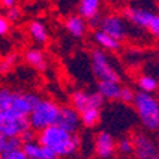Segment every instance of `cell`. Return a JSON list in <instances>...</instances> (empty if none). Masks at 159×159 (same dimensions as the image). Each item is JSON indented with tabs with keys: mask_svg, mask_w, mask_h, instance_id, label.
<instances>
[{
	"mask_svg": "<svg viewBox=\"0 0 159 159\" xmlns=\"http://www.w3.org/2000/svg\"><path fill=\"white\" fill-rule=\"evenodd\" d=\"M37 141L41 145L50 148L60 158H68L80 149V138L58 125H51L39 131Z\"/></svg>",
	"mask_w": 159,
	"mask_h": 159,
	"instance_id": "1",
	"label": "cell"
},
{
	"mask_svg": "<svg viewBox=\"0 0 159 159\" xmlns=\"http://www.w3.org/2000/svg\"><path fill=\"white\" fill-rule=\"evenodd\" d=\"M134 107L138 114V118L148 131L159 129V99L152 94L138 91L135 94Z\"/></svg>",
	"mask_w": 159,
	"mask_h": 159,
	"instance_id": "2",
	"label": "cell"
},
{
	"mask_svg": "<svg viewBox=\"0 0 159 159\" xmlns=\"http://www.w3.org/2000/svg\"><path fill=\"white\" fill-rule=\"evenodd\" d=\"M61 107L51 99H40L29 115L30 126L34 131H41L51 125H57Z\"/></svg>",
	"mask_w": 159,
	"mask_h": 159,
	"instance_id": "3",
	"label": "cell"
},
{
	"mask_svg": "<svg viewBox=\"0 0 159 159\" xmlns=\"http://www.w3.org/2000/svg\"><path fill=\"white\" fill-rule=\"evenodd\" d=\"M125 19L138 29L148 30L153 37L159 39V14L151 9L129 6L125 10Z\"/></svg>",
	"mask_w": 159,
	"mask_h": 159,
	"instance_id": "4",
	"label": "cell"
},
{
	"mask_svg": "<svg viewBox=\"0 0 159 159\" xmlns=\"http://www.w3.org/2000/svg\"><path fill=\"white\" fill-rule=\"evenodd\" d=\"M29 128H31L29 116L19 115L11 111H0V134L3 136L20 138V135Z\"/></svg>",
	"mask_w": 159,
	"mask_h": 159,
	"instance_id": "5",
	"label": "cell"
},
{
	"mask_svg": "<svg viewBox=\"0 0 159 159\" xmlns=\"http://www.w3.org/2000/svg\"><path fill=\"white\" fill-rule=\"evenodd\" d=\"M91 70H93L94 75L98 78V81H101V80L119 81V74L111 66L108 56L102 50L95 48L91 51Z\"/></svg>",
	"mask_w": 159,
	"mask_h": 159,
	"instance_id": "6",
	"label": "cell"
},
{
	"mask_svg": "<svg viewBox=\"0 0 159 159\" xmlns=\"http://www.w3.org/2000/svg\"><path fill=\"white\" fill-rule=\"evenodd\" d=\"M99 30L105 31L107 34L112 36L116 40H124L128 34V26H126L125 19H122L118 14H105L99 17L98 20Z\"/></svg>",
	"mask_w": 159,
	"mask_h": 159,
	"instance_id": "7",
	"label": "cell"
},
{
	"mask_svg": "<svg viewBox=\"0 0 159 159\" xmlns=\"http://www.w3.org/2000/svg\"><path fill=\"white\" fill-rule=\"evenodd\" d=\"M104 98L98 91L95 93H87V91H83V89H77L71 94V104L73 107L81 112L87 108H91V107H97V108H101L104 105Z\"/></svg>",
	"mask_w": 159,
	"mask_h": 159,
	"instance_id": "8",
	"label": "cell"
},
{
	"mask_svg": "<svg viewBox=\"0 0 159 159\" xmlns=\"http://www.w3.org/2000/svg\"><path fill=\"white\" fill-rule=\"evenodd\" d=\"M95 153L98 158L101 159H109L112 158L114 153L116 152V142L114 136L111 135L107 131H101V132L97 134L95 136Z\"/></svg>",
	"mask_w": 159,
	"mask_h": 159,
	"instance_id": "9",
	"label": "cell"
},
{
	"mask_svg": "<svg viewBox=\"0 0 159 159\" xmlns=\"http://www.w3.org/2000/svg\"><path fill=\"white\" fill-rule=\"evenodd\" d=\"M57 125L71 134H77V131L80 129V125H83L80 112L74 107H61Z\"/></svg>",
	"mask_w": 159,
	"mask_h": 159,
	"instance_id": "10",
	"label": "cell"
},
{
	"mask_svg": "<svg viewBox=\"0 0 159 159\" xmlns=\"http://www.w3.org/2000/svg\"><path fill=\"white\" fill-rule=\"evenodd\" d=\"M135 146L136 158L139 159H155L158 156V146L152 142V139L148 138L143 134H136L132 138Z\"/></svg>",
	"mask_w": 159,
	"mask_h": 159,
	"instance_id": "11",
	"label": "cell"
},
{
	"mask_svg": "<svg viewBox=\"0 0 159 159\" xmlns=\"http://www.w3.org/2000/svg\"><path fill=\"white\" fill-rule=\"evenodd\" d=\"M23 151L26 153L27 159H60V156L54 151L41 145L37 139L30 141V142H24Z\"/></svg>",
	"mask_w": 159,
	"mask_h": 159,
	"instance_id": "12",
	"label": "cell"
},
{
	"mask_svg": "<svg viewBox=\"0 0 159 159\" xmlns=\"http://www.w3.org/2000/svg\"><path fill=\"white\" fill-rule=\"evenodd\" d=\"M99 7H101V0H80L78 14L91 24H98Z\"/></svg>",
	"mask_w": 159,
	"mask_h": 159,
	"instance_id": "13",
	"label": "cell"
},
{
	"mask_svg": "<svg viewBox=\"0 0 159 159\" xmlns=\"http://www.w3.org/2000/svg\"><path fill=\"white\" fill-rule=\"evenodd\" d=\"M64 27L73 37L81 39V37H84V34L87 31V20L84 17H81L80 14H73V16H68L66 19Z\"/></svg>",
	"mask_w": 159,
	"mask_h": 159,
	"instance_id": "14",
	"label": "cell"
},
{
	"mask_svg": "<svg viewBox=\"0 0 159 159\" xmlns=\"http://www.w3.org/2000/svg\"><path fill=\"white\" fill-rule=\"evenodd\" d=\"M121 88L119 81H109V80H101L97 84V91L105 99L114 101V99H119V94H121Z\"/></svg>",
	"mask_w": 159,
	"mask_h": 159,
	"instance_id": "15",
	"label": "cell"
},
{
	"mask_svg": "<svg viewBox=\"0 0 159 159\" xmlns=\"http://www.w3.org/2000/svg\"><path fill=\"white\" fill-rule=\"evenodd\" d=\"M24 60H26V63L29 64V66L36 68L37 71H46L47 60L41 50H37V48L27 50L26 54H24Z\"/></svg>",
	"mask_w": 159,
	"mask_h": 159,
	"instance_id": "16",
	"label": "cell"
},
{
	"mask_svg": "<svg viewBox=\"0 0 159 159\" xmlns=\"http://www.w3.org/2000/svg\"><path fill=\"white\" fill-rule=\"evenodd\" d=\"M94 40L101 48L108 50V51H118L121 48V41L119 40L114 39L112 36H109V34H107L105 31L99 29L94 33Z\"/></svg>",
	"mask_w": 159,
	"mask_h": 159,
	"instance_id": "17",
	"label": "cell"
},
{
	"mask_svg": "<svg viewBox=\"0 0 159 159\" xmlns=\"http://www.w3.org/2000/svg\"><path fill=\"white\" fill-rule=\"evenodd\" d=\"M29 33L30 37L39 44H44L47 43L48 40V31H47V27L43 21L40 20H33L29 23Z\"/></svg>",
	"mask_w": 159,
	"mask_h": 159,
	"instance_id": "18",
	"label": "cell"
},
{
	"mask_svg": "<svg viewBox=\"0 0 159 159\" xmlns=\"http://www.w3.org/2000/svg\"><path fill=\"white\" fill-rule=\"evenodd\" d=\"M80 116H81V124L84 126L94 128L99 122V119H101V108H97V107L87 108L80 112Z\"/></svg>",
	"mask_w": 159,
	"mask_h": 159,
	"instance_id": "19",
	"label": "cell"
},
{
	"mask_svg": "<svg viewBox=\"0 0 159 159\" xmlns=\"http://www.w3.org/2000/svg\"><path fill=\"white\" fill-rule=\"evenodd\" d=\"M138 87H139V91H143V93H149V94H153L158 89L159 87V83L158 80L155 78V77L152 75H148V74H145V75H141L138 78Z\"/></svg>",
	"mask_w": 159,
	"mask_h": 159,
	"instance_id": "20",
	"label": "cell"
},
{
	"mask_svg": "<svg viewBox=\"0 0 159 159\" xmlns=\"http://www.w3.org/2000/svg\"><path fill=\"white\" fill-rule=\"evenodd\" d=\"M14 91L9 88H0V111H9L11 107Z\"/></svg>",
	"mask_w": 159,
	"mask_h": 159,
	"instance_id": "21",
	"label": "cell"
},
{
	"mask_svg": "<svg viewBox=\"0 0 159 159\" xmlns=\"http://www.w3.org/2000/svg\"><path fill=\"white\" fill-rule=\"evenodd\" d=\"M116 151L121 155H132L135 152V146H134L132 138H122L119 139V142L116 143Z\"/></svg>",
	"mask_w": 159,
	"mask_h": 159,
	"instance_id": "22",
	"label": "cell"
},
{
	"mask_svg": "<svg viewBox=\"0 0 159 159\" xmlns=\"http://www.w3.org/2000/svg\"><path fill=\"white\" fill-rule=\"evenodd\" d=\"M23 148V142L19 136H14V138H7L6 142H4L3 151L2 153H7V152H13V151H17V149Z\"/></svg>",
	"mask_w": 159,
	"mask_h": 159,
	"instance_id": "23",
	"label": "cell"
},
{
	"mask_svg": "<svg viewBox=\"0 0 159 159\" xmlns=\"http://www.w3.org/2000/svg\"><path fill=\"white\" fill-rule=\"evenodd\" d=\"M17 56L16 54H9L7 57H4L2 61H0V74H6L9 71H11L13 66L16 64Z\"/></svg>",
	"mask_w": 159,
	"mask_h": 159,
	"instance_id": "24",
	"label": "cell"
},
{
	"mask_svg": "<svg viewBox=\"0 0 159 159\" xmlns=\"http://www.w3.org/2000/svg\"><path fill=\"white\" fill-rule=\"evenodd\" d=\"M135 91L129 87H122L121 88V94H119V101H122L124 104H132L135 99Z\"/></svg>",
	"mask_w": 159,
	"mask_h": 159,
	"instance_id": "25",
	"label": "cell"
},
{
	"mask_svg": "<svg viewBox=\"0 0 159 159\" xmlns=\"http://www.w3.org/2000/svg\"><path fill=\"white\" fill-rule=\"evenodd\" d=\"M6 17L9 19L10 23H14V21H17V20L21 17V10H20L16 4L11 6V7H7L6 9Z\"/></svg>",
	"mask_w": 159,
	"mask_h": 159,
	"instance_id": "26",
	"label": "cell"
},
{
	"mask_svg": "<svg viewBox=\"0 0 159 159\" xmlns=\"http://www.w3.org/2000/svg\"><path fill=\"white\" fill-rule=\"evenodd\" d=\"M2 159H27L26 153H24L23 148L13 151V152H7V153H2Z\"/></svg>",
	"mask_w": 159,
	"mask_h": 159,
	"instance_id": "27",
	"label": "cell"
},
{
	"mask_svg": "<svg viewBox=\"0 0 159 159\" xmlns=\"http://www.w3.org/2000/svg\"><path fill=\"white\" fill-rule=\"evenodd\" d=\"M10 30V21L9 19L6 17V14H2L0 13V37L6 36L9 33Z\"/></svg>",
	"mask_w": 159,
	"mask_h": 159,
	"instance_id": "28",
	"label": "cell"
},
{
	"mask_svg": "<svg viewBox=\"0 0 159 159\" xmlns=\"http://www.w3.org/2000/svg\"><path fill=\"white\" fill-rule=\"evenodd\" d=\"M20 139H21V142H30V141H34V139H37L36 138V131H34L33 128H29V129H26L21 135H20Z\"/></svg>",
	"mask_w": 159,
	"mask_h": 159,
	"instance_id": "29",
	"label": "cell"
},
{
	"mask_svg": "<svg viewBox=\"0 0 159 159\" xmlns=\"http://www.w3.org/2000/svg\"><path fill=\"white\" fill-rule=\"evenodd\" d=\"M16 3H17V0H0V4H2V6H3L4 9L14 6Z\"/></svg>",
	"mask_w": 159,
	"mask_h": 159,
	"instance_id": "30",
	"label": "cell"
},
{
	"mask_svg": "<svg viewBox=\"0 0 159 159\" xmlns=\"http://www.w3.org/2000/svg\"><path fill=\"white\" fill-rule=\"evenodd\" d=\"M6 136H3L2 134H0V152L3 151V146H4V142H6Z\"/></svg>",
	"mask_w": 159,
	"mask_h": 159,
	"instance_id": "31",
	"label": "cell"
},
{
	"mask_svg": "<svg viewBox=\"0 0 159 159\" xmlns=\"http://www.w3.org/2000/svg\"><path fill=\"white\" fill-rule=\"evenodd\" d=\"M158 155H159V145H158Z\"/></svg>",
	"mask_w": 159,
	"mask_h": 159,
	"instance_id": "32",
	"label": "cell"
},
{
	"mask_svg": "<svg viewBox=\"0 0 159 159\" xmlns=\"http://www.w3.org/2000/svg\"><path fill=\"white\" fill-rule=\"evenodd\" d=\"M155 159H159V155H158V156H156V158H155Z\"/></svg>",
	"mask_w": 159,
	"mask_h": 159,
	"instance_id": "33",
	"label": "cell"
},
{
	"mask_svg": "<svg viewBox=\"0 0 159 159\" xmlns=\"http://www.w3.org/2000/svg\"><path fill=\"white\" fill-rule=\"evenodd\" d=\"M0 159H2V152H0Z\"/></svg>",
	"mask_w": 159,
	"mask_h": 159,
	"instance_id": "34",
	"label": "cell"
},
{
	"mask_svg": "<svg viewBox=\"0 0 159 159\" xmlns=\"http://www.w3.org/2000/svg\"><path fill=\"white\" fill-rule=\"evenodd\" d=\"M136 159H139V158H136Z\"/></svg>",
	"mask_w": 159,
	"mask_h": 159,
	"instance_id": "35",
	"label": "cell"
}]
</instances>
